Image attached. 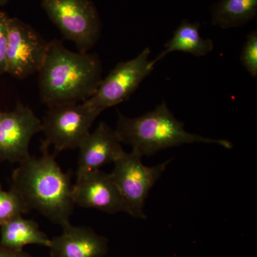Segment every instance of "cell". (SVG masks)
Listing matches in <instances>:
<instances>
[{"label": "cell", "instance_id": "e0dca14e", "mask_svg": "<svg viewBox=\"0 0 257 257\" xmlns=\"http://www.w3.org/2000/svg\"><path fill=\"white\" fill-rule=\"evenodd\" d=\"M241 63L253 77L257 76V32H250L243 45L241 57Z\"/></svg>", "mask_w": 257, "mask_h": 257}, {"label": "cell", "instance_id": "ac0fdd59", "mask_svg": "<svg viewBox=\"0 0 257 257\" xmlns=\"http://www.w3.org/2000/svg\"><path fill=\"white\" fill-rule=\"evenodd\" d=\"M10 17L0 9V74H6Z\"/></svg>", "mask_w": 257, "mask_h": 257}, {"label": "cell", "instance_id": "ffe728a7", "mask_svg": "<svg viewBox=\"0 0 257 257\" xmlns=\"http://www.w3.org/2000/svg\"><path fill=\"white\" fill-rule=\"evenodd\" d=\"M10 1V0H0V9H1L2 7L8 4Z\"/></svg>", "mask_w": 257, "mask_h": 257}, {"label": "cell", "instance_id": "7c38bea8", "mask_svg": "<svg viewBox=\"0 0 257 257\" xmlns=\"http://www.w3.org/2000/svg\"><path fill=\"white\" fill-rule=\"evenodd\" d=\"M51 257H104L109 250L108 239L87 226L69 224L51 239Z\"/></svg>", "mask_w": 257, "mask_h": 257}, {"label": "cell", "instance_id": "30bf717a", "mask_svg": "<svg viewBox=\"0 0 257 257\" xmlns=\"http://www.w3.org/2000/svg\"><path fill=\"white\" fill-rule=\"evenodd\" d=\"M74 205L108 213L124 212L122 199L110 174L100 170L76 178L72 189Z\"/></svg>", "mask_w": 257, "mask_h": 257}, {"label": "cell", "instance_id": "5b68a950", "mask_svg": "<svg viewBox=\"0 0 257 257\" xmlns=\"http://www.w3.org/2000/svg\"><path fill=\"white\" fill-rule=\"evenodd\" d=\"M142 157L135 151L125 152L114 162L110 175L122 199L124 212L133 217L146 219L144 207L147 198L171 160L147 167L143 165Z\"/></svg>", "mask_w": 257, "mask_h": 257}, {"label": "cell", "instance_id": "2e32d148", "mask_svg": "<svg viewBox=\"0 0 257 257\" xmlns=\"http://www.w3.org/2000/svg\"><path fill=\"white\" fill-rule=\"evenodd\" d=\"M29 211L16 192L11 189L4 190L0 184V226L16 216L28 214Z\"/></svg>", "mask_w": 257, "mask_h": 257}, {"label": "cell", "instance_id": "3957f363", "mask_svg": "<svg viewBox=\"0 0 257 257\" xmlns=\"http://www.w3.org/2000/svg\"><path fill=\"white\" fill-rule=\"evenodd\" d=\"M116 132L121 143L133 147L140 156H151L157 152L185 144H216L232 148V143L224 140L205 138L189 133L184 123L174 116L165 101L154 110L139 117H126L119 113Z\"/></svg>", "mask_w": 257, "mask_h": 257}, {"label": "cell", "instance_id": "44dd1931", "mask_svg": "<svg viewBox=\"0 0 257 257\" xmlns=\"http://www.w3.org/2000/svg\"><path fill=\"white\" fill-rule=\"evenodd\" d=\"M3 111H2L1 110H0V117H1L2 114H3Z\"/></svg>", "mask_w": 257, "mask_h": 257}, {"label": "cell", "instance_id": "4fadbf2b", "mask_svg": "<svg viewBox=\"0 0 257 257\" xmlns=\"http://www.w3.org/2000/svg\"><path fill=\"white\" fill-rule=\"evenodd\" d=\"M51 239L40 229L38 224L23 215L13 218L0 226V246L10 251L20 252L30 244L50 247Z\"/></svg>", "mask_w": 257, "mask_h": 257}, {"label": "cell", "instance_id": "ba28073f", "mask_svg": "<svg viewBox=\"0 0 257 257\" xmlns=\"http://www.w3.org/2000/svg\"><path fill=\"white\" fill-rule=\"evenodd\" d=\"M49 44L31 25L10 18L6 74L23 79L38 73L46 59Z\"/></svg>", "mask_w": 257, "mask_h": 257}, {"label": "cell", "instance_id": "52a82bcc", "mask_svg": "<svg viewBox=\"0 0 257 257\" xmlns=\"http://www.w3.org/2000/svg\"><path fill=\"white\" fill-rule=\"evenodd\" d=\"M150 52L147 47L133 60L116 64L105 78L101 79L94 95L84 102L101 113L127 100L155 69V65L149 60Z\"/></svg>", "mask_w": 257, "mask_h": 257}, {"label": "cell", "instance_id": "8992f818", "mask_svg": "<svg viewBox=\"0 0 257 257\" xmlns=\"http://www.w3.org/2000/svg\"><path fill=\"white\" fill-rule=\"evenodd\" d=\"M100 114L85 102L48 107L42 120L45 136L42 142L48 146L52 145L55 155L78 148Z\"/></svg>", "mask_w": 257, "mask_h": 257}, {"label": "cell", "instance_id": "9a60e30c", "mask_svg": "<svg viewBox=\"0 0 257 257\" xmlns=\"http://www.w3.org/2000/svg\"><path fill=\"white\" fill-rule=\"evenodd\" d=\"M211 23L222 29L239 28L257 14V0H219L211 8Z\"/></svg>", "mask_w": 257, "mask_h": 257}, {"label": "cell", "instance_id": "9c48e42d", "mask_svg": "<svg viewBox=\"0 0 257 257\" xmlns=\"http://www.w3.org/2000/svg\"><path fill=\"white\" fill-rule=\"evenodd\" d=\"M41 132L42 120L21 101L13 111H3L0 117V160L19 163L28 158L32 138Z\"/></svg>", "mask_w": 257, "mask_h": 257}, {"label": "cell", "instance_id": "8fae6325", "mask_svg": "<svg viewBox=\"0 0 257 257\" xmlns=\"http://www.w3.org/2000/svg\"><path fill=\"white\" fill-rule=\"evenodd\" d=\"M78 149L77 178L114 163L125 153L116 130L104 121L99 123L93 133L88 134Z\"/></svg>", "mask_w": 257, "mask_h": 257}, {"label": "cell", "instance_id": "d6986e66", "mask_svg": "<svg viewBox=\"0 0 257 257\" xmlns=\"http://www.w3.org/2000/svg\"><path fill=\"white\" fill-rule=\"evenodd\" d=\"M0 257H33L29 253L25 252V251H20V252H16V251H10L3 248L0 246Z\"/></svg>", "mask_w": 257, "mask_h": 257}, {"label": "cell", "instance_id": "7a4b0ae2", "mask_svg": "<svg viewBox=\"0 0 257 257\" xmlns=\"http://www.w3.org/2000/svg\"><path fill=\"white\" fill-rule=\"evenodd\" d=\"M39 74V89L48 107L84 102L100 84L102 64L99 56L74 52L57 39L49 44L45 62Z\"/></svg>", "mask_w": 257, "mask_h": 257}, {"label": "cell", "instance_id": "6da1fadb", "mask_svg": "<svg viewBox=\"0 0 257 257\" xmlns=\"http://www.w3.org/2000/svg\"><path fill=\"white\" fill-rule=\"evenodd\" d=\"M42 142V155L19 162L12 177L11 189L18 194L29 211L37 210L62 228L70 224L74 204L72 172H64Z\"/></svg>", "mask_w": 257, "mask_h": 257}, {"label": "cell", "instance_id": "5bb4252c", "mask_svg": "<svg viewBox=\"0 0 257 257\" xmlns=\"http://www.w3.org/2000/svg\"><path fill=\"white\" fill-rule=\"evenodd\" d=\"M200 24L191 23L183 20L174 32L173 37L165 44V49L156 58L152 61L155 65L166 56L172 52H182L189 53L195 57L207 55L214 49V42L210 39H204L200 36Z\"/></svg>", "mask_w": 257, "mask_h": 257}, {"label": "cell", "instance_id": "277c9868", "mask_svg": "<svg viewBox=\"0 0 257 257\" xmlns=\"http://www.w3.org/2000/svg\"><path fill=\"white\" fill-rule=\"evenodd\" d=\"M41 7L62 36L88 52L101 36L99 12L92 0H42Z\"/></svg>", "mask_w": 257, "mask_h": 257}]
</instances>
